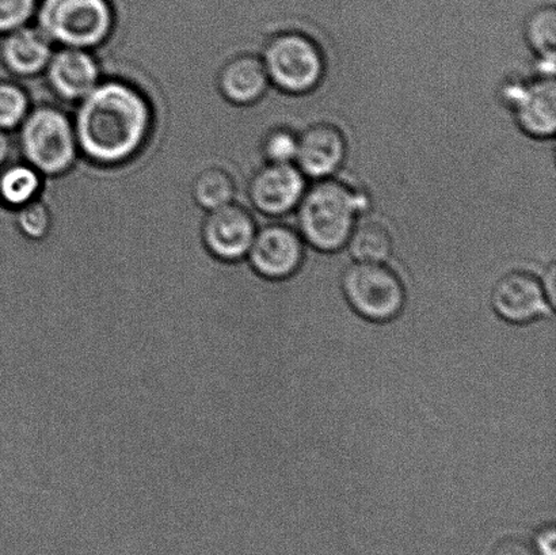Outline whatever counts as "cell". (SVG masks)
Instances as JSON below:
<instances>
[{
  "label": "cell",
  "instance_id": "cell-26",
  "mask_svg": "<svg viewBox=\"0 0 556 555\" xmlns=\"http://www.w3.org/2000/svg\"><path fill=\"white\" fill-rule=\"evenodd\" d=\"M543 290L546 292V297L548 302L552 303V306L555 307V293H556V270L555 264L552 263L548 265V268L544 270V275L541 279Z\"/></svg>",
  "mask_w": 556,
  "mask_h": 555
},
{
  "label": "cell",
  "instance_id": "cell-14",
  "mask_svg": "<svg viewBox=\"0 0 556 555\" xmlns=\"http://www.w3.org/2000/svg\"><path fill=\"white\" fill-rule=\"evenodd\" d=\"M269 86L263 59L250 53L228 60L217 76L220 96L236 106L254 105L264 98Z\"/></svg>",
  "mask_w": 556,
  "mask_h": 555
},
{
  "label": "cell",
  "instance_id": "cell-24",
  "mask_svg": "<svg viewBox=\"0 0 556 555\" xmlns=\"http://www.w3.org/2000/svg\"><path fill=\"white\" fill-rule=\"evenodd\" d=\"M556 532L554 525L544 526L538 531L535 538V552L538 555H556Z\"/></svg>",
  "mask_w": 556,
  "mask_h": 555
},
{
  "label": "cell",
  "instance_id": "cell-10",
  "mask_svg": "<svg viewBox=\"0 0 556 555\" xmlns=\"http://www.w3.org/2000/svg\"><path fill=\"white\" fill-rule=\"evenodd\" d=\"M494 312L510 324H530L553 313L542 281L527 270H511L495 282L492 292Z\"/></svg>",
  "mask_w": 556,
  "mask_h": 555
},
{
  "label": "cell",
  "instance_id": "cell-3",
  "mask_svg": "<svg viewBox=\"0 0 556 555\" xmlns=\"http://www.w3.org/2000/svg\"><path fill=\"white\" fill-rule=\"evenodd\" d=\"M18 129L21 154L42 177H60L73 171L80 152L67 114L52 105L36 106Z\"/></svg>",
  "mask_w": 556,
  "mask_h": 555
},
{
  "label": "cell",
  "instance_id": "cell-16",
  "mask_svg": "<svg viewBox=\"0 0 556 555\" xmlns=\"http://www.w3.org/2000/svg\"><path fill=\"white\" fill-rule=\"evenodd\" d=\"M236 193L237 185L231 174L217 166L200 172L190 187L194 204L206 212L233 203Z\"/></svg>",
  "mask_w": 556,
  "mask_h": 555
},
{
  "label": "cell",
  "instance_id": "cell-2",
  "mask_svg": "<svg viewBox=\"0 0 556 555\" xmlns=\"http://www.w3.org/2000/svg\"><path fill=\"white\" fill-rule=\"evenodd\" d=\"M362 190L337 178L316 179L296 206L298 231L304 243L324 253L346 247L357 219L369 209Z\"/></svg>",
  "mask_w": 556,
  "mask_h": 555
},
{
  "label": "cell",
  "instance_id": "cell-11",
  "mask_svg": "<svg viewBox=\"0 0 556 555\" xmlns=\"http://www.w3.org/2000/svg\"><path fill=\"white\" fill-rule=\"evenodd\" d=\"M43 74L54 94L68 102H79L100 85L101 67L89 49L60 47Z\"/></svg>",
  "mask_w": 556,
  "mask_h": 555
},
{
  "label": "cell",
  "instance_id": "cell-18",
  "mask_svg": "<svg viewBox=\"0 0 556 555\" xmlns=\"http://www.w3.org/2000/svg\"><path fill=\"white\" fill-rule=\"evenodd\" d=\"M346 248L359 263H386L391 257L394 241L389 228L381 223L364 222L354 226Z\"/></svg>",
  "mask_w": 556,
  "mask_h": 555
},
{
  "label": "cell",
  "instance_id": "cell-12",
  "mask_svg": "<svg viewBox=\"0 0 556 555\" xmlns=\"http://www.w3.org/2000/svg\"><path fill=\"white\" fill-rule=\"evenodd\" d=\"M348 154V141L341 128L331 123H315L298 138L294 165L305 177L324 179L340 171Z\"/></svg>",
  "mask_w": 556,
  "mask_h": 555
},
{
  "label": "cell",
  "instance_id": "cell-8",
  "mask_svg": "<svg viewBox=\"0 0 556 555\" xmlns=\"http://www.w3.org/2000/svg\"><path fill=\"white\" fill-rule=\"evenodd\" d=\"M255 274L268 280H286L304 261V241L294 228L276 223L255 234L248 257Z\"/></svg>",
  "mask_w": 556,
  "mask_h": 555
},
{
  "label": "cell",
  "instance_id": "cell-1",
  "mask_svg": "<svg viewBox=\"0 0 556 555\" xmlns=\"http://www.w3.org/2000/svg\"><path fill=\"white\" fill-rule=\"evenodd\" d=\"M73 123L80 155L94 165L114 167L144 149L154 112L138 87L108 79L78 102Z\"/></svg>",
  "mask_w": 556,
  "mask_h": 555
},
{
  "label": "cell",
  "instance_id": "cell-5",
  "mask_svg": "<svg viewBox=\"0 0 556 555\" xmlns=\"http://www.w3.org/2000/svg\"><path fill=\"white\" fill-rule=\"evenodd\" d=\"M270 85L288 94H307L324 80L326 62L318 43L304 33H278L264 48Z\"/></svg>",
  "mask_w": 556,
  "mask_h": 555
},
{
  "label": "cell",
  "instance_id": "cell-21",
  "mask_svg": "<svg viewBox=\"0 0 556 555\" xmlns=\"http://www.w3.org/2000/svg\"><path fill=\"white\" fill-rule=\"evenodd\" d=\"M29 112L30 101L26 91L13 81H0V129L10 133L20 128Z\"/></svg>",
  "mask_w": 556,
  "mask_h": 555
},
{
  "label": "cell",
  "instance_id": "cell-23",
  "mask_svg": "<svg viewBox=\"0 0 556 555\" xmlns=\"http://www.w3.org/2000/svg\"><path fill=\"white\" fill-rule=\"evenodd\" d=\"M40 0H0V35L20 29L35 18Z\"/></svg>",
  "mask_w": 556,
  "mask_h": 555
},
{
  "label": "cell",
  "instance_id": "cell-6",
  "mask_svg": "<svg viewBox=\"0 0 556 555\" xmlns=\"http://www.w3.org/2000/svg\"><path fill=\"white\" fill-rule=\"evenodd\" d=\"M341 287L354 312L372 323H389L405 307V286L386 263L354 261L343 270Z\"/></svg>",
  "mask_w": 556,
  "mask_h": 555
},
{
  "label": "cell",
  "instance_id": "cell-9",
  "mask_svg": "<svg viewBox=\"0 0 556 555\" xmlns=\"http://www.w3.org/2000/svg\"><path fill=\"white\" fill-rule=\"evenodd\" d=\"M307 189L305 176L294 163H266L250 179V203L266 216H282L296 210Z\"/></svg>",
  "mask_w": 556,
  "mask_h": 555
},
{
  "label": "cell",
  "instance_id": "cell-27",
  "mask_svg": "<svg viewBox=\"0 0 556 555\" xmlns=\"http://www.w3.org/2000/svg\"><path fill=\"white\" fill-rule=\"evenodd\" d=\"M11 154V140L9 133L0 129V166H3L9 161Z\"/></svg>",
  "mask_w": 556,
  "mask_h": 555
},
{
  "label": "cell",
  "instance_id": "cell-4",
  "mask_svg": "<svg viewBox=\"0 0 556 555\" xmlns=\"http://www.w3.org/2000/svg\"><path fill=\"white\" fill-rule=\"evenodd\" d=\"M36 20L37 29L52 43L89 51L108 41L114 27L108 0H41Z\"/></svg>",
  "mask_w": 556,
  "mask_h": 555
},
{
  "label": "cell",
  "instance_id": "cell-20",
  "mask_svg": "<svg viewBox=\"0 0 556 555\" xmlns=\"http://www.w3.org/2000/svg\"><path fill=\"white\" fill-rule=\"evenodd\" d=\"M54 219L51 206L40 198L15 210V226L29 241H43L53 230Z\"/></svg>",
  "mask_w": 556,
  "mask_h": 555
},
{
  "label": "cell",
  "instance_id": "cell-22",
  "mask_svg": "<svg viewBox=\"0 0 556 555\" xmlns=\"http://www.w3.org/2000/svg\"><path fill=\"white\" fill-rule=\"evenodd\" d=\"M299 135L291 128L270 129L263 140V155L266 163H294Z\"/></svg>",
  "mask_w": 556,
  "mask_h": 555
},
{
  "label": "cell",
  "instance_id": "cell-17",
  "mask_svg": "<svg viewBox=\"0 0 556 555\" xmlns=\"http://www.w3.org/2000/svg\"><path fill=\"white\" fill-rule=\"evenodd\" d=\"M42 176L29 163H14L0 173V201L9 209L18 210L22 205L38 199L42 190Z\"/></svg>",
  "mask_w": 556,
  "mask_h": 555
},
{
  "label": "cell",
  "instance_id": "cell-25",
  "mask_svg": "<svg viewBox=\"0 0 556 555\" xmlns=\"http://www.w3.org/2000/svg\"><path fill=\"white\" fill-rule=\"evenodd\" d=\"M493 555H538L535 548L521 540H506L501 542Z\"/></svg>",
  "mask_w": 556,
  "mask_h": 555
},
{
  "label": "cell",
  "instance_id": "cell-19",
  "mask_svg": "<svg viewBox=\"0 0 556 555\" xmlns=\"http://www.w3.org/2000/svg\"><path fill=\"white\" fill-rule=\"evenodd\" d=\"M525 37L536 58L555 56L556 11L554 4L532 11L525 25Z\"/></svg>",
  "mask_w": 556,
  "mask_h": 555
},
{
  "label": "cell",
  "instance_id": "cell-7",
  "mask_svg": "<svg viewBox=\"0 0 556 555\" xmlns=\"http://www.w3.org/2000/svg\"><path fill=\"white\" fill-rule=\"evenodd\" d=\"M255 234L254 217L236 203L210 211L201 225V241L206 252L222 263L233 264L247 258Z\"/></svg>",
  "mask_w": 556,
  "mask_h": 555
},
{
  "label": "cell",
  "instance_id": "cell-15",
  "mask_svg": "<svg viewBox=\"0 0 556 555\" xmlns=\"http://www.w3.org/2000/svg\"><path fill=\"white\" fill-rule=\"evenodd\" d=\"M53 52V43L37 27L27 25L4 35L0 46L4 67L21 78L43 74Z\"/></svg>",
  "mask_w": 556,
  "mask_h": 555
},
{
  "label": "cell",
  "instance_id": "cell-13",
  "mask_svg": "<svg viewBox=\"0 0 556 555\" xmlns=\"http://www.w3.org/2000/svg\"><path fill=\"white\" fill-rule=\"evenodd\" d=\"M511 112L526 135L539 140L553 139L556 129L555 76H535L528 80Z\"/></svg>",
  "mask_w": 556,
  "mask_h": 555
}]
</instances>
